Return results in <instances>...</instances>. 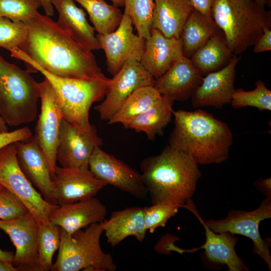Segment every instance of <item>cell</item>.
Segmentation results:
<instances>
[{"label":"cell","mask_w":271,"mask_h":271,"mask_svg":"<svg viewBox=\"0 0 271 271\" xmlns=\"http://www.w3.org/2000/svg\"><path fill=\"white\" fill-rule=\"evenodd\" d=\"M0 185L20 200L38 224L48 223L50 213L59 206L46 201L25 176L17 162L14 143L0 149Z\"/></svg>","instance_id":"obj_8"},{"label":"cell","mask_w":271,"mask_h":271,"mask_svg":"<svg viewBox=\"0 0 271 271\" xmlns=\"http://www.w3.org/2000/svg\"><path fill=\"white\" fill-rule=\"evenodd\" d=\"M9 51L12 57L23 61L30 72H40L49 81L59 100L64 119L82 131H96L89 120L90 108L105 97L110 79L104 74L90 80L58 76L40 67L20 48Z\"/></svg>","instance_id":"obj_4"},{"label":"cell","mask_w":271,"mask_h":271,"mask_svg":"<svg viewBox=\"0 0 271 271\" xmlns=\"http://www.w3.org/2000/svg\"><path fill=\"white\" fill-rule=\"evenodd\" d=\"M174 101L162 95L148 110L136 116L124 127L137 132H144L149 140L162 134L170 123L173 115Z\"/></svg>","instance_id":"obj_27"},{"label":"cell","mask_w":271,"mask_h":271,"mask_svg":"<svg viewBox=\"0 0 271 271\" xmlns=\"http://www.w3.org/2000/svg\"><path fill=\"white\" fill-rule=\"evenodd\" d=\"M31 130L27 126L12 131L0 133V149L18 141H27L32 137Z\"/></svg>","instance_id":"obj_38"},{"label":"cell","mask_w":271,"mask_h":271,"mask_svg":"<svg viewBox=\"0 0 271 271\" xmlns=\"http://www.w3.org/2000/svg\"><path fill=\"white\" fill-rule=\"evenodd\" d=\"M183 56L180 38H168L159 30L152 29L149 38L146 40L140 62L156 79Z\"/></svg>","instance_id":"obj_22"},{"label":"cell","mask_w":271,"mask_h":271,"mask_svg":"<svg viewBox=\"0 0 271 271\" xmlns=\"http://www.w3.org/2000/svg\"><path fill=\"white\" fill-rule=\"evenodd\" d=\"M271 217L270 196L262 201L260 206L251 211L230 212L223 219L204 221L206 225L216 233L229 232L249 238L253 245V252L257 254L271 268V256L268 246L259 231L260 222Z\"/></svg>","instance_id":"obj_9"},{"label":"cell","mask_w":271,"mask_h":271,"mask_svg":"<svg viewBox=\"0 0 271 271\" xmlns=\"http://www.w3.org/2000/svg\"><path fill=\"white\" fill-rule=\"evenodd\" d=\"M233 55L221 31L211 36L190 59L203 75L221 69L229 63Z\"/></svg>","instance_id":"obj_26"},{"label":"cell","mask_w":271,"mask_h":271,"mask_svg":"<svg viewBox=\"0 0 271 271\" xmlns=\"http://www.w3.org/2000/svg\"><path fill=\"white\" fill-rule=\"evenodd\" d=\"M141 174L152 204L182 207L191 199L201 172L189 155L169 145L157 156L145 159Z\"/></svg>","instance_id":"obj_2"},{"label":"cell","mask_w":271,"mask_h":271,"mask_svg":"<svg viewBox=\"0 0 271 271\" xmlns=\"http://www.w3.org/2000/svg\"><path fill=\"white\" fill-rule=\"evenodd\" d=\"M162 95L154 86L139 88L124 101L107 123H120L124 127L133 118L151 107Z\"/></svg>","instance_id":"obj_29"},{"label":"cell","mask_w":271,"mask_h":271,"mask_svg":"<svg viewBox=\"0 0 271 271\" xmlns=\"http://www.w3.org/2000/svg\"><path fill=\"white\" fill-rule=\"evenodd\" d=\"M116 7H123L124 5V0H109Z\"/></svg>","instance_id":"obj_46"},{"label":"cell","mask_w":271,"mask_h":271,"mask_svg":"<svg viewBox=\"0 0 271 271\" xmlns=\"http://www.w3.org/2000/svg\"><path fill=\"white\" fill-rule=\"evenodd\" d=\"M14 254L11 251L3 250L0 248V259L9 262H12Z\"/></svg>","instance_id":"obj_43"},{"label":"cell","mask_w":271,"mask_h":271,"mask_svg":"<svg viewBox=\"0 0 271 271\" xmlns=\"http://www.w3.org/2000/svg\"><path fill=\"white\" fill-rule=\"evenodd\" d=\"M40 7L39 0H0V17L26 23L37 15Z\"/></svg>","instance_id":"obj_34"},{"label":"cell","mask_w":271,"mask_h":271,"mask_svg":"<svg viewBox=\"0 0 271 271\" xmlns=\"http://www.w3.org/2000/svg\"><path fill=\"white\" fill-rule=\"evenodd\" d=\"M0 271H18L12 262H6L0 259Z\"/></svg>","instance_id":"obj_44"},{"label":"cell","mask_w":271,"mask_h":271,"mask_svg":"<svg viewBox=\"0 0 271 271\" xmlns=\"http://www.w3.org/2000/svg\"><path fill=\"white\" fill-rule=\"evenodd\" d=\"M60 243V228L49 221L38 224L37 234L38 265L39 271L51 270L52 258Z\"/></svg>","instance_id":"obj_31"},{"label":"cell","mask_w":271,"mask_h":271,"mask_svg":"<svg viewBox=\"0 0 271 271\" xmlns=\"http://www.w3.org/2000/svg\"><path fill=\"white\" fill-rule=\"evenodd\" d=\"M259 5L265 7V5H267V3L266 0H254Z\"/></svg>","instance_id":"obj_47"},{"label":"cell","mask_w":271,"mask_h":271,"mask_svg":"<svg viewBox=\"0 0 271 271\" xmlns=\"http://www.w3.org/2000/svg\"><path fill=\"white\" fill-rule=\"evenodd\" d=\"M102 140L97 131L87 133L76 128L65 119L61 122L56 162L66 168L89 169V160Z\"/></svg>","instance_id":"obj_15"},{"label":"cell","mask_w":271,"mask_h":271,"mask_svg":"<svg viewBox=\"0 0 271 271\" xmlns=\"http://www.w3.org/2000/svg\"><path fill=\"white\" fill-rule=\"evenodd\" d=\"M124 11L130 18L138 35L147 40L151 35L154 0H124Z\"/></svg>","instance_id":"obj_32"},{"label":"cell","mask_w":271,"mask_h":271,"mask_svg":"<svg viewBox=\"0 0 271 271\" xmlns=\"http://www.w3.org/2000/svg\"><path fill=\"white\" fill-rule=\"evenodd\" d=\"M28 33L25 23L14 22L6 17H0V48L9 51L20 48L26 40Z\"/></svg>","instance_id":"obj_35"},{"label":"cell","mask_w":271,"mask_h":271,"mask_svg":"<svg viewBox=\"0 0 271 271\" xmlns=\"http://www.w3.org/2000/svg\"><path fill=\"white\" fill-rule=\"evenodd\" d=\"M180 207L173 205L155 204L144 207L146 228L153 233L159 227H165L170 218L175 215Z\"/></svg>","instance_id":"obj_36"},{"label":"cell","mask_w":271,"mask_h":271,"mask_svg":"<svg viewBox=\"0 0 271 271\" xmlns=\"http://www.w3.org/2000/svg\"><path fill=\"white\" fill-rule=\"evenodd\" d=\"M270 27H265L262 34L254 44L253 49L254 53L271 50V31Z\"/></svg>","instance_id":"obj_39"},{"label":"cell","mask_w":271,"mask_h":271,"mask_svg":"<svg viewBox=\"0 0 271 271\" xmlns=\"http://www.w3.org/2000/svg\"><path fill=\"white\" fill-rule=\"evenodd\" d=\"M0 229L9 236L16 248L12 261L18 271H39L38 265V223L29 212L15 219L0 220Z\"/></svg>","instance_id":"obj_14"},{"label":"cell","mask_w":271,"mask_h":271,"mask_svg":"<svg viewBox=\"0 0 271 271\" xmlns=\"http://www.w3.org/2000/svg\"><path fill=\"white\" fill-rule=\"evenodd\" d=\"M107 208L99 200L91 197L77 202L59 205L49 215V220L69 234L102 222Z\"/></svg>","instance_id":"obj_21"},{"label":"cell","mask_w":271,"mask_h":271,"mask_svg":"<svg viewBox=\"0 0 271 271\" xmlns=\"http://www.w3.org/2000/svg\"><path fill=\"white\" fill-rule=\"evenodd\" d=\"M194 9L198 11L207 18L213 20L211 8L213 0H189Z\"/></svg>","instance_id":"obj_40"},{"label":"cell","mask_w":271,"mask_h":271,"mask_svg":"<svg viewBox=\"0 0 271 271\" xmlns=\"http://www.w3.org/2000/svg\"><path fill=\"white\" fill-rule=\"evenodd\" d=\"M3 187V186H2L1 185H0V189H2Z\"/></svg>","instance_id":"obj_49"},{"label":"cell","mask_w":271,"mask_h":271,"mask_svg":"<svg viewBox=\"0 0 271 271\" xmlns=\"http://www.w3.org/2000/svg\"><path fill=\"white\" fill-rule=\"evenodd\" d=\"M45 12V15L52 17L54 14V7L52 3V0H39Z\"/></svg>","instance_id":"obj_42"},{"label":"cell","mask_w":271,"mask_h":271,"mask_svg":"<svg viewBox=\"0 0 271 271\" xmlns=\"http://www.w3.org/2000/svg\"><path fill=\"white\" fill-rule=\"evenodd\" d=\"M89 169L98 179L131 196L145 200L149 196L142 175L123 161L96 147L89 160Z\"/></svg>","instance_id":"obj_11"},{"label":"cell","mask_w":271,"mask_h":271,"mask_svg":"<svg viewBox=\"0 0 271 271\" xmlns=\"http://www.w3.org/2000/svg\"><path fill=\"white\" fill-rule=\"evenodd\" d=\"M30 73L0 54V115L8 125L28 123L37 117L40 85Z\"/></svg>","instance_id":"obj_6"},{"label":"cell","mask_w":271,"mask_h":271,"mask_svg":"<svg viewBox=\"0 0 271 271\" xmlns=\"http://www.w3.org/2000/svg\"><path fill=\"white\" fill-rule=\"evenodd\" d=\"M29 211L14 194L5 187L0 189V220L19 218Z\"/></svg>","instance_id":"obj_37"},{"label":"cell","mask_w":271,"mask_h":271,"mask_svg":"<svg viewBox=\"0 0 271 271\" xmlns=\"http://www.w3.org/2000/svg\"><path fill=\"white\" fill-rule=\"evenodd\" d=\"M107 242L114 247L129 236L142 242L146 236L144 207H131L113 211L102 222Z\"/></svg>","instance_id":"obj_24"},{"label":"cell","mask_w":271,"mask_h":271,"mask_svg":"<svg viewBox=\"0 0 271 271\" xmlns=\"http://www.w3.org/2000/svg\"><path fill=\"white\" fill-rule=\"evenodd\" d=\"M202 78L190 58L183 56L162 76L155 79L154 86L162 95L174 101H185L191 97Z\"/></svg>","instance_id":"obj_20"},{"label":"cell","mask_w":271,"mask_h":271,"mask_svg":"<svg viewBox=\"0 0 271 271\" xmlns=\"http://www.w3.org/2000/svg\"><path fill=\"white\" fill-rule=\"evenodd\" d=\"M58 13L56 22L76 43L92 51L100 49L95 29L87 21L84 10L78 7L73 0H52Z\"/></svg>","instance_id":"obj_23"},{"label":"cell","mask_w":271,"mask_h":271,"mask_svg":"<svg viewBox=\"0 0 271 271\" xmlns=\"http://www.w3.org/2000/svg\"><path fill=\"white\" fill-rule=\"evenodd\" d=\"M220 31L213 20L194 9L188 16L180 36L183 56L190 58L211 36Z\"/></svg>","instance_id":"obj_28"},{"label":"cell","mask_w":271,"mask_h":271,"mask_svg":"<svg viewBox=\"0 0 271 271\" xmlns=\"http://www.w3.org/2000/svg\"><path fill=\"white\" fill-rule=\"evenodd\" d=\"M154 84V78L140 62L128 60L110 79L104 99L94 109L101 119L108 121L136 89Z\"/></svg>","instance_id":"obj_13"},{"label":"cell","mask_w":271,"mask_h":271,"mask_svg":"<svg viewBox=\"0 0 271 271\" xmlns=\"http://www.w3.org/2000/svg\"><path fill=\"white\" fill-rule=\"evenodd\" d=\"M267 3V5L268 7H270L271 6V0H266Z\"/></svg>","instance_id":"obj_48"},{"label":"cell","mask_w":271,"mask_h":271,"mask_svg":"<svg viewBox=\"0 0 271 271\" xmlns=\"http://www.w3.org/2000/svg\"><path fill=\"white\" fill-rule=\"evenodd\" d=\"M132 25L130 18L124 12L119 26L114 31L96 35L105 54L107 70L113 76L127 61H141L146 40L134 34Z\"/></svg>","instance_id":"obj_12"},{"label":"cell","mask_w":271,"mask_h":271,"mask_svg":"<svg viewBox=\"0 0 271 271\" xmlns=\"http://www.w3.org/2000/svg\"><path fill=\"white\" fill-rule=\"evenodd\" d=\"M9 131L8 125L0 115V133Z\"/></svg>","instance_id":"obj_45"},{"label":"cell","mask_w":271,"mask_h":271,"mask_svg":"<svg viewBox=\"0 0 271 271\" xmlns=\"http://www.w3.org/2000/svg\"><path fill=\"white\" fill-rule=\"evenodd\" d=\"M152 29L168 38H180L183 27L194 8L189 0H154Z\"/></svg>","instance_id":"obj_25"},{"label":"cell","mask_w":271,"mask_h":271,"mask_svg":"<svg viewBox=\"0 0 271 271\" xmlns=\"http://www.w3.org/2000/svg\"><path fill=\"white\" fill-rule=\"evenodd\" d=\"M41 111L35 134L46 159L53 180L56 165V153L63 115L58 98L46 79L39 83Z\"/></svg>","instance_id":"obj_10"},{"label":"cell","mask_w":271,"mask_h":271,"mask_svg":"<svg viewBox=\"0 0 271 271\" xmlns=\"http://www.w3.org/2000/svg\"><path fill=\"white\" fill-rule=\"evenodd\" d=\"M240 59V57L234 55L225 66L205 75L191 96L192 106L221 108L230 103L235 90V68Z\"/></svg>","instance_id":"obj_19"},{"label":"cell","mask_w":271,"mask_h":271,"mask_svg":"<svg viewBox=\"0 0 271 271\" xmlns=\"http://www.w3.org/2000/svg\"><path fill=\"white\" fill-rule=\"evenodd\" d=\"M230 103L235 109L251 106L261 111H270L271 91L261 80H258L252 90L245 91L242 88L235 89Z\"/></svg>","instance_id":"obj_33"},{"label":"cell","mask_w":271,"mask_h":271,"mask_svg":"<svg viewBox=\"0 0 271 271\" xmlns=\"http://www.w3.org/2000/svg\"><path fill=\"white\" fill-rule=\"evenodd\" d=\"M182 207L192 212L201 223L205 230V242L201 247L190 250L180 249L170 243L167 246V250L183 253L203 249L209 260L215 263L226 265L229 271L248 270L235 251V246L238 239L234 234L226 232L216 233L211 230L201 218L191 199Z\"/></svg>","instance_id":"obj_17"},{"label":"cell","mask_w":271,"mask_h":271,"mask_svg":"<svg viewBox=\"0 0 271 271\" xmlns=\"http://www.w3.org/2000/svg\"><path fill=\"white\" fill-rule=\"evenodd\" d=\"M256 187L261 192L266 193L267 196H270V178L258 181L256 182Z\"/></svg>","instance_id":"obj_41"},{"label":"cell","mask_w":271,"mask_h":271,"mask_svg":"<svg viewBox=\"0 0 271 271\" xmlns=\"http://www.w3.org/2000/svg\"><path fill=\"white\" fill-rule=\"evenodd\" d=\"M102 222L94 223L69 234L60 228V243L51 271H114L112 256L104 252L100 239Z\"/></svg>","instance_id":"obj_7"},{"label":"cell","mask_w":271,"mask_h":271,"mask_svg":"<svg viewBox=\"0 0 271 271\" xmlns=\"http://www.w3.org/2000/svg\"><path fill=\"white\" fill-rule=\"evenodd\" d=\"M53 191L58 205L94 197L107 184L96 178L89 169L66 168L57 166Z\"/></svg>","instance_id":"obj_16"},{"label":"cell","mask_w":271,"mask_h":271,"mask_svg":"<svg viewBox=\"0 0 271 271\" xmlns=\"http://www.w3.org/2000/svg\"><path fill=\"white\" fill-rule=\"evenodd\" d=\"M87 11L93 27L98 34L114 31L119 26L123 14L117 7L104 0H73Z\"/></svg>","instance_id":"obj_30"},{"label":"cell","mask_w":271,"mask_h":271,"mask_svg":"<svg viewBox=\"0 0 271 271\" xmlns=\"http://www.w3.org/2000/svg\"><path fill=\"white\" fill-rule=\"evenodd\" d=\"M211 16L234 55L253 46L271 26V12L254 0H213Z\"/></svg>","instance_id":"obj_5"},{"label":"cell","mask_w":271,"mask_h":271,"mask_svg":"<svg viewBox=\"0 0 271 271\" xmlns=\"http://www.w3.org/2000/svg\"><path fill=\"white\" fill-rule=\"evenodd\" d=\"M26 141L14 143L18 165L27 179L40 191L44 199L57 205L49 165L38 141L35 136Z\"/></svg>","instance_id":"obj_18"},{"label":"cell","mask_w":271,"mask_h":271,"mask_svg":"<svg viewBox=\"0 0 271 271\" xmlns=\"http://www.w3.org/2000/svg\"><path fill=\"white\" fill-rule=\"evenodd\" d=\"M25 24L28 36L20 49L44 70L58 76L84 80L103 74L92 51L76 43L50 17L38 13Z\"/></svg>","instance_id":"obj_1"},{"label":"cell","mask_w":271,"mask_h":271,"mask_svg":"<svg viewBox=\"0 0 271 271\" xmlns=\"http://www.w3.org/2000/svg\"><path fill=\"white\" fill-rule=\"evenodd\" d=\"M173 115L175 126L170 146L190 155L198 165L219 164L228 159L233 134L226 123L200 109L173 110Z\"/></svg>","instance_id":"obj_3"}]
</instances>
